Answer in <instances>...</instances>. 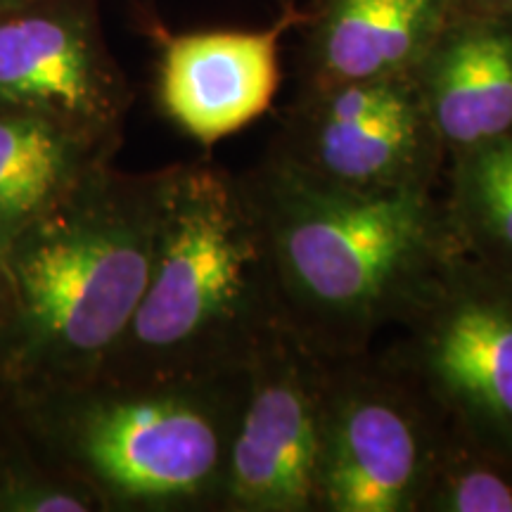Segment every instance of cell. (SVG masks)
Instances as JSON below:
<instances>
[{
  "label": "cell",
  "mask_w": 512,
  "mask_h": 512,
  "mask_svg": "<svg viewBox=\"0 0 512 512\" xmlns=\"http://www.w3.org/2000/svg\"><path fill=\"white\" fill-rule=\"evenodd\" d=\"M247 176L285 325L328 358L373 349L463 254L444 185L363 195L266 157Z\"/></svg>",
  "instance_id": "obj_1"
},
{
  "label": "cell",
  "mask_w": 512,
  "mask_h": 512,
  "mask_svg": "<svg viewBox=\"0 0 512 512\" xmlns=\"http://www.w3.org/2000/svg\"><path fill=\"white\" fill-rule=\"evenodd\" d=\"M166 166L107 164L8 247L0 377L19 399L95 380L143 299L162 221Z\"/></svg>",
  "instance_id": "obj_2"
},
{
  "label": "cell",
  "mask_w": 512,
  "mask_h": 512,
  "mask_svg": "<svg viewBox=\"0 0 512 512\" xmlns=\"http://www.w3.org/2000/svg\"><path fill=\"white\" fill-rule=\"evenodd\" d=\"M283 325L247 171L209 155L166 166L150 280L102 380L238 373Z\"/></svg>",
  "instance_id": "obj_3"
},
{
  "label": "cell",
  "mask_w": 512,
  "mask_h": 512,
  "mask_svg": "<svg viewBox=\"0 0 512 512\" xmlns=\"http://www.w3.org/2000/svg\"><path fill=\"white\" fill-rule=\"evenodd\" d=\"M245 370L188 380H91L22 396L34 451L79 477L105 512H221Z\"/></svg>",
  "instance_id": "obj_4"
},
{
  "label": "cell",
  "mask_w": 512,
  "mask_h": 512,
  "mask_svg": "<svg viewBox=\"0 0 512 512\" xmlns=\"http://www.w3.org/2000/svg\"><path fill=\"white\" fill-rule=\"evenodd\" d=\"M377 347L441 422L512 458V275L458 254Z\"/></svg>",
  "instance_id": "obj_5"
},
{
  "label": "cell",
  "mask_w": 512,
  "mask_h": 512,
  "mask_svg": "<svg viewBox=\"0 0 512 512\" xmlns=\"http://www.w3.org/2000/svg\"><path fill=\"white\" fill-rule=\"evenodd\" d=\"M444 422L377 349L330 358L320 512H420Z\"/></svg>",
  "instance_id": "obj_6"
},
{
  "label": "cell",
  "mask_w": 512,
  "mask_h": 512,
  "mask_svg": "<svg viewBox=\"0 0 512 512\" xmlns=\"http://www.w3.org/2000/svg\"><path fill=\"white\" fill-rule=\"evenodd\" d=\"M264 157L363 195L441 188L448 166L413 74L311 86Z\"/></svg>",
  "instance_id": "obj_7"
},
{
  "label": "cell",
  "mask_w": 512,
  "mask_h": 512,
  "mask_svg": "<svg viewBox=\"0 0 512 512\" xmlns=\"http://www.w3.org/2000/svg\"><path fill=\"white\" fill-rule=\"evenodd\" d=\"M330 358L283 325L247 363L221 512H320Z\"/></svg>",
  "instance_id": "obj_8"
},
{
  "label": "cell",
  "mask_w": 512,
  "mask_h": 512,
  "mask_svg": "<svg viewBox=\"0 0 512 512\" xmlns=\"http://www.w3.org/2000/svg\"><path fill=\"white\" fill-rule=\"evenodd\" d=\"M131 100L95 0L0 8V112L46 121L117 155Z\"/></svg>",
  "instance_id": "obj_9"
},
{
  "label": "cell",
  "mask_w": 512,
  "mask_h": 512,
  "mask_svg": "<svg viewBox=\"0 0 512 512\" xmlns=\"http://www.w3.org/2000/svg\"><path fill=\"white\" fill-rule=\"evenodd\" d=\"M287 10L261 31L169 36L159 60V107L185 136L211 150L268 112L280 81V38L302 22Z\"/></svg>",
  "instance_id": "obj_10"
},
{
  "label": "cell",
  "mask_w": 512,
  "mask_h": 512,
  "mask_svg": "<svg viewBox=\"0 0 512 512\" xmlns=\"http://www.w3.org/2000/svg\"><path fill=\"white\" fill-rule=\"evenodd\" d=\"M446 157L512 133V19L453 12L413 69Z\"/></svg>",
  "instance_id": "obj_11"
},
{
  "label": "cell",
  "mask_w": 512,
  "mask_h": 512,
  "mask_svg": "<svg viewBox=\"0 0 512 512\" xmlns=\"http://www.w3.org/2000/svg\"><path fill=\"white\" fill-rule=\"evenodd\" d=\"M453 12V0H330L311 86L413 74Z\"/></svg>",
  "instance_id": "obj_12"
},
{
  "label": "cell",
  "mask_w": 512,
  "mask_h": 512,
  "mask_svg": "<svg viewBox=\"0 0 512 512\" xmlns=\"http://www.w3.org/2000/svg\"><path fill=\"white\" fill-rule=\"evenodd\" d=\"M114 157L46 121L0 112V245L10 247Z\"/></svg>",
  "instance_id": "obj_13"
},
{
  "label": "cell",
  "mask_w": 512,
  "mask_h": 512,
  "mask_svg": "<svg viewBox=\"0 0 512 512\" xmlns=\"http://www.w3.org/2000/svg\"><path fill=\"white\" fill-rule=\"evenodd\" d=\"M444 204L460 252L512 275V133L448 159Z\"/></svg>",
  "instance_id": "obj_14"
},
{
  "label": "cell",
  "mask_w": 512,
  "mask_h": 512,
  "mask_svg": "<svg viewBox=\"0 0 512 512\" xmlns=\"http://www.w3.org/2000/svg\"><path fill=\"white\" fill-rule=\"evenodd\" d=\"M420 512H512V458L444 425Z\"/></svg>",
  "instance_id": "obj_15"
},
{
  "label": "cell",
  "mask_w": 512,
  "mask_h": 512,
  "mask_svg": "<svg viewBox=\"0 0 512 512\" xmlns=\"http://www.w3.org/2000/svg\"><path fill=\"white\" fill-rule=\"evenodd\" d=\"M0 512H105L100 498L24 439L0 463Z\"/></svg>",
  "instance_id": "obj_16"
},
{
  "label": "cell",
  "mask_w": 512,
  "mask_h": 512,
  "mask_svg": "<svg viewBox=\"0 0 512 512\" xmlns=\"http://www.w3.org/2000/svg\"><path fill=\"white\" fill-rule=\"evenodd\" d=\"M24 441L19 420V399L8 382L0 377V463Z\"/></svg>",
  "instance_id": "obj_17"
},
{
  "label": "cell",
  "mask_w": 512,
  "mask_h": 512,
  "mask_svg": "<svg viewBox=\"0 0 512 512\" xmlns=\"http://www.w3.org/2000/svg\"><path fill=\"white\" fill-rule=\"evenodd\" d=\"M456 12H482L512 19V0H453Z\"/></svg>",
  "instance_id": "obj_18"
},
{
  "label": "cell",
  "mask_w": 512,
  "mask_h": 512,
  "mask_svg": "<svg viewBox=\"0 0 512 512\" xmlns=\"http://www.w3.org/2000/svg\"><path fill=\"white\" fill-rule=\"evenodd\" d=\"M10 306V268H8V247L0 245V325Z\"/></svg>",
  "instance_id": "obj_19"
},
{
  "label": "cell",
  "mask_w": 512,
  "mask_h": 512,
  "mask_svg": "<svg viewBox=\"0 0 512 512\" xmlns=\"http://www.w3.org/2000/svg\"><path fill=\"white\" fill-rule=\"evenodd\" d=\"M17 3H24V0H0V8H5V5H17Z\"/></svg>",
  "instance_id": "obj_20"
}]
</instances>
